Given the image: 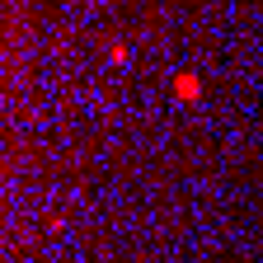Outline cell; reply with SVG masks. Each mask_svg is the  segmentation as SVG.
I'll return each mask as SVG.
<instances>
[{"label":"cell","mask_w":263,"mask_h":263,"mask_svg":"<svg viewBox=\"0 0 263 263\" xmlns=\"http://www.w3.org/2000/svg\"><path fill=\"white\" fill-rule=\"evenodd\" d=\"M174 99H183V104H197V99H202V80H197V71H179L174 76Z\"/></svg>","instance_id":"6da1fadb"}]
</instances>
